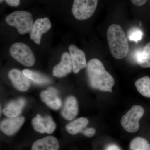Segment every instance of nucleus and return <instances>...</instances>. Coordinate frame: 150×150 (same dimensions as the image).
I'll list each match as a JSON object with an SVG mask.
<instances>
[{
	"label": "nucleus",
	"mask_w": 150,
	"mask_h": 150,
	"mask_svg": "<svg viewBox=\"0 0 150 150\" xmlns=\"http://www.w3.org/2000/svg\"><path fill=\"white\" fill-rule=\"evenodd\" d=\"M89 83L92 88L103 91L112 92L115 83L114 78L105 69L102 62L97 59H92L87 65Z\"/></svg>",
	"instance_id": "obj_1"
},
{
	"label": "nucleus",
	"mask_w": 150,
	"mask_h": 150,
	"mask_svg": "<svg viewBox=\"0 0 150 150\" xmlns=\"http://www.w3.org/2000/svg\"><path fill=\"white\" fill-rule=\"evenodd\" d=\"M107 38L109 49L112 56L117 59L126 57L129 52V44L123 28L117 24L108 28Z\"/></svg>",
	"instance_id": "obj_2"
},
{
	"label": "nucleus",
	"mask_w": 150,
	"mask_h": 150,
	"mask_svg": "<svg viewBox=\"0 0 150 150\" xmlns=\"http://www.w3.org/2000/svg\"><path fill=\"white\" fill-rule=\"evenodd\" d=\"M7 24L15 27L22 35L30 33L33 26L32 14L24 11H17L9 14L6 18Z\"/></svg>",
	"instance_id": "obj_3"
},
{
	"label": "nucleus",
	"mask_w": 150,
	"mask_h": 150,
	"mask_svg": "<svg viewBox=\"0 0 150 150\" xmlns=\"http://www.w3.org/2000/svg\"><path fill=\"white\" fill-rule=\"evenodd\" d=\"M11 56L19 63L25 67H32L35 62V58L30 48L25 43H14L9 49Z\"/></svg>",
	"instance_id": "obj_4"
},
{
	"label": "nucleus",
	"mask_w": 150,
	"mask_h": 150,
	"mask_svg": "<svg viewBox=\"0 0 150 150\" xmlns=\"http://www.w3.org/2000/svg\"><path fill=\"white\" fill-rule=\"evenodd\" d=\"M144 113V110L142 106L134 105L121 118V126L129 133L137 132L139 129L140 119Z\"/></svg>",
	"instance_id": "obj_5"
},
{
	"label": "nucleus",
	"mask_w": 150,
	"mask_h": 150,
	"mask_svg": "<svg viewBox=\"0 0 150 150\" xmlns=\"http://www.w3.org/2000/svg\"><path fill=\"white\" fill-rule=\"evenodd\" d=\"M98 0H74L72 12L79 20H85L91 17L94 13Z\"/></svg>",
	"instance_id": "obj_6"
},
{
	"label": "nucleus",
	"mask_w": 150,
	"mask_h": 150,
	"mask_svg": "<svg viewBox=\"0 0 150 150\" xmlns=\"http://www.w3.org/2000/svg\"><path fill=\"white\" fill-rule=\"evenodd\" d=\"M51 27V23L47 17L38 19L33 23L30 32V39L36 44H40L41 36L48 32Z\"/></svg>",
	"instance_id": "obj_7"
},
{
	"label": "nucleus",
	"mask_w": 150,
	"mask_h": 150,
	"mask_svg": "<svg viewBox=\"0 0 150 150\" xmlns=\"http://www.w3.org/2000/svg\"><path fill=\"white\" fill-rule=\"evenodd\" d=\"M69 50L72 62L73 72L75 74H77L87 67L85 54L83 51L74 44L69 46Z\"/></svg>",
	"instance_id": "obj_8"
},
{
	"label": "nucleus",
	"mask_w": 150,
	"mask_h": 150,
	"mask_svg": "<svg viewBox=\"0 0 150 150\" xmlns=\"http://www.w3.org/2000/svg\"><path fill=\"white\" fill-rule=\"evenodd\" d=\"M25 121V119L23 116L6 118L1 122V131L7 136H13L20 129Z\"/></svg>",
	"instance_id": "obj_9"
},
{
	"label": "nucleus",
	"mask_w": 150,
	"mask_h": 150,
	"mask_svg": "<svg viewBox=\"0 0 150 150\" xmlns=\"http://www.w3.org/2000/svg\"><path fill=\"white\" fill-rule=\"evenodd\" d=\"M72 62L69 53L64 52L61 57V62L54 67L53 75L58 78L66 76L73 71Z\"/></svg>",
	"instance_id": "obj_10"
},
{
	"label": "nucleus",
	"mask_w": 150,
	"mask_h": 150,
	"mask_svg": "<svg viewBox=\"0 0 150 150\" xmlns=\"http://www.w3.org/2000/svg\"><path fill=\"white\" fill-rule=\"evenodd\" d=\"M8 77L15 88L21 91H25L29 88V79L17 69H12L9 72Z\"/></svg>",
	"instance_id": "obj_11"
},
{
	"label": "nucleus",
	"mask_w": 150,
	"mask_h": 150,
	"mask_svg": "<svg viewBox=\"0 0 150 150\" xmlns=\"http://www.w3.org/2000/svg\"><path fill=\"white\" fill-rule=\"evenodd\" d=\"M40 96L43 102L51 109L57 110L62 106V101L58 96V92L54 88H49L41 92Z\"/></svg>",
	"instance_id": "obj_12"
},
{
	"label": "nucleus",
	"mask_w": 150,
	"mask_h": 150,
	"mask_svg": "<svg viewBox=\"0 0 150 150\" xmlns=\"http://www.w3.org/2000/svg\"><path fill=\"white\" fill-rule=\"evenodd\" d=\"M79 107L77 100L74 97H68L65 101L62 115L66 120H73L77 115Z\"/></svg>",
	"instance_id": "obj_13"
},
{
	"label": "nucleus",
	"mask_w": 150,
	"mask_h": 150,
	"mask_svg": "<svg viewBox=\"0 0 150 150\" xmlns=\"http://www.w3.org/2000/svg\"><path fill=\"white\" fill-rule=\"evenodd\" d=\"M59 144L55 137L48 136L37 140L33 144L31 150H59Z\"/></svg>",
	"instance_id": "obj_14"
},
{
	"label": "nucleus",
	"mask_w": 150,
	"mask_h": 150,
	"mask_svg": "<svg viewBox=\"0 0 150 150\" xmlns=\"http://www.w3.org/2000/svg\"><path fill=\"white\" fill-rule=\"evenodd\" d=\"M25 101L23 98L9 103L3 110V113L8 118H16L20 115L25 105Z\"/></svg>",
	"instance_id": "obj_15"
},
{
	"label": "nucleus",
	"mask_w": 150,
	"mask_h": 150,
	"mask_svg": "<svg viewBox=\"0 0 150 150\" xmlns=\"http://www.w3.org/2000/svg\"><path fill=\"white\" fill-rule=\"evenodd\" d=\"M88 120L85 117H81L76 119L66 126L67 132L71 135H74L81 133L88 123Z\"/></svg>",
	"instance_id": "obj_16"
},
{
	"label": "nucleus",
	"mask_w": 150,
	"mask_h": 150,
	"mask_svg": "<svg viewBox=\"0 0 150 150\" xmlns=\"http://www.w3.org/2000/svg\"><path fill=\"white\" fill-rule=\"evenodd\" d=\"M22 72L29 79L37 84H48L51 82L48 77L35 71L25 69L22 71Z\"/></svg>",
	"instance_id": "obj_17"
},
{
	"label": "nucleus",
	"mask_w": 150,
	"mask_h": 150,
	"mask_svg": "<svg viewBox=\"0 0 150 150\" xmlns=\"http://www.w3.org/2000/svg\"><path fill=\"white\" fill-rule=\"evenodd\" d=\"M137 62L141 67L150 68V42L145 46L143 50L137 52Z\"/></svg>",
	"instance_id": "obj_18"
},
{
	"label": "nucleus",
	"mask_w": 150,
	"mask_h": 150,
	"mask_svg": "<svg viewBox=\"0 0 150 150\" xmlns=\"http://www.w3.org/2000/svg\"><path fill=\"white\" fill-rule=\"evenodd\" d=\"M135 86L137 91L146 97L150 98V78L144 76L136 81Z\"/></svg>",
	"instance_id": "obj_19"
},
{
	"label": "nucleus",
	"mask_w": 150,
	"mask_h": 150,
	"mask_svg": "<svg viewBox=\"0 0 150 150\" xmlns=\"http://www.w3.org/2000/svg\"><path fill=\"white\" fill-rule=\"evenodd\" d=\"M131 150H150V144L142 137L134 138L130 143Z\"/></svg>",
	"instance_id": "obj_20"
},
{
	"label": "nucleus",
	"mask_w": 150,
	"mask_h": 150,
	"mask_svg": "<svg viewBox=\"0 0 150 150\" xmlns=\"http://www.w3.org/2000/svg\"><path fill=\"white\" fill-rule=\"evenodd\" d=\"M32 124L34 129L37 132L42 134L47 132L46 123L44 117L39 114H38L35 118L32 119Z\"/></svg>",
	"instance_id": "obj_21"
},
{
	"label": "nucleus",
	"mask_w": 150,
	"mask_h": 150,
	"mask_svg": "<svg viewBox=\"0 0 150 150\" xmlns=\"http://www.w3.org/2000/svg\"><path fill=\"white\" fill-rule=\"evenodd\" d=\"M143 36V32L139 28H132L128 33V38L131 41L138 43L142 40Z\"/></svg>",
	"instance_id": "obj_22"
},
{
	"label": "nucleus",
	"mask_w": 150,
	"mask_h": 150,
	"mask_svg": "<svg viewBox=\"0 0 150 150\" xmlns=\"http://www.w3.org/2000/svg\"><path fill=\"white\" fill-rule=\"evenodd\" d=\"M45 122H46L47 132L48 134H51L55 131L56 128V125L53 119L50 116H47L44 117Z\"/></svg>",
	"instance_id": "obj_23"
},
{
	"label": "nucleus",
	"mask_w": 150,
	"mask_h": 150,
	"mask_svg": "<svg viewBox=\"0 0 150 150\" xmlns=\"http://www.w3.org/2000/svg\"><path fill=\"white\" fill-rule=\"evenodd\" d=\"M81 133L87 137H93L96 134V130L93 128H86L83 129Z\"/></svg>",
	"instance_id": "obj_24"
},
{
	"label": "nucleus",
	"mask_w": 150,
	"mask_h": 150,
	"mask_svg": "<svg viewBox=\"0 0 150 150\" xmlns=\"http://www.w3.org/2000/svg\"><path fill=\"white\" fill-rule=\"evenodd\" d=\"M5 1L8 5L13 7L18 6L20 4V0H5Z\"/></svg>",
	"instance_id": "obj_25"
},
{
	"label": "nucleus",
	"mask_w": 150,
	"mask_h": 150,
	"mask_svg": "<svg viewBox=\"0 0 150 150\" xmlns=\"http://www.w3.org/2000/svg\"><path fill=\"white\" fill-rule=\"evenodd\" d=\"M131 1L134 5L138 6H141L144 5L148 0H131Z\"/></svg>",
	"instance_id": "obj_26"
},
{
	"label": "nucleus",
	"mask_w": 150,
	"mask_h": 150,
	"mask_svg": "<svg viewBox=\"0 0 150 150\" xmlns=\"http://www.w3.org/2000/svg\"><path fill=\"white\" fill-rule=\"evenodd\" d=\"M105 150H121V149L115 144H110L108 146Z\"/></svg>",
	"instance_id": "obj_27"
},
{
	"label": "nucleus",
	"mask_w": 150,
	"mask_h": 150,
	"mask_svg": "<svg viewBox=\"0 0 150 150\" xmlns=\"http://www.w3.org/2000/svg\"><path fill=\"white\" fill-rule=\"evenodd\" d=\"M4 0H0V3H2L3 1H4Z\"/></svg>",
	"instance_id": "obj_28"
}]
</instances>
